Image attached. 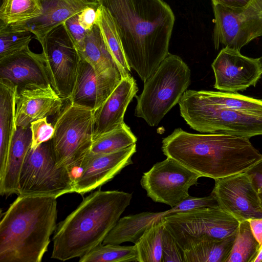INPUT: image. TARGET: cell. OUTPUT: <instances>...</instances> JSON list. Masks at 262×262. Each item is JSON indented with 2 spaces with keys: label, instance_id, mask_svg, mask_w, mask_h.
Here are the masks:
<instances>
[{
  "label": "cell",
  "instance_id": "6da1fadb",
  "mask_svg": "<svg viewBox=\"0 0 262 262\" xmlns=\"http://www.w3.org/2000/svg\"><path fill=\"white\" fill-rule=\"evenodd\" d=\"M111 14L127 63L145 82L169 54L175 17L163 0H99Z\"/></svg>",
  "mask_w": 262,
  "mask_h": 262
},
{
  "label": "cell",
  "instance_id": "7a4b0ae2",
  "mask_svg": "<svg viewBox=\"0 0 262 262\" xmlns=\"http://www.w3.org/2000/svg\"><path fill=\"white\" fill-rule=\"evenodd\" d=\"M167 157L216 180L245 172L262 159L249 138L222 134H192L176 128L162 142Z\"/></svg>",
  "mask_w": 262,
  "mask_h": 262
},
{
  "label": "cell",
  "instance_id": "3957f363",
  "mask_svg": "<svg viewBox=\"0 0 262 262\" xmlns=\"http://www.w3.org/2000/svg\"><path fill=\"white\" fill-rule=\"evenodd\" d=\"M132 199L128 192L100 190L84 198L57 225L51 258L61 261L80 258L102 244Z\"/></svg>",
  "mask_w": 262,
  "mask_h": 262
},
{
  "label": "cell",
  "instance_id": "277c9868",
  "mask_svg": "<svg viewBox=\"0 0 262 262\" xmlns=\"http://www.w3.org/2000/svg\"><path fill=\"white\" fill-rule=\"evenodd\" d=\"M56 199L18 195L1 221V262L42 260L57 227Z\"/></svg>",
  "mask_w": 262,
  "mask_h": 262
},
{
  "label": "cell",
  "instance_id": "5b68a950",
  "mask_svg": "<svg viewBox=\"0 0 262 262\" xmlns=\"http://www.w3.org/2000/svg\"><path fill=\"white\" fill-rule=\"evenodd\" d=\"M191 72L179 56L169 54L145 81L141 94L136 96L135 116L150 126L159 124L179 102L191 82Z\"/></svg>",
  "mask_w": 262,
  "mask_h": 262
},
{
  "label": "cell",
  "instance_id": "8992f818",
  "mask_svg": "<svg viewBox=\"0 0 262 262\" xmlns=\"http://www.w3.org/2000/svg\"><path fill=\"white\" fill-rule=\"evenodd\" d=\"M181 116L193 129L250 138L262 135V116L227 109L205 102L192 90H186L179 102Z\"/></svg>",
  "mask_w": 262,
  "mask_h": 262
},
{
  "label": "cell",
  "instance_id": "52a82bcc",
  "mask_svg": "<svg viewBox=\"0 0 262 262\" xmlns=\"http://www.w3.org/2000/svg\"><path fill=\"white\" fill-rule=\"evenodd\" d=\"M94 111L69 102L57 115L51 139L57 163L72 173L79 169L94 141Z\"/></svg>",
  "mask_w": 262,
  "mask_h": 262
},
{
  "label": "cell",
  "instance_id": "ba28073f",
  "mask_svg": "<svg viewBox=\"0 0 262 262\" xmlns=\"http://www.w3.org/2000/svg\"><path fill=\"white\" fill-rule=\"evenodd\" d=\"M51 140L29 150L19 175L18 195L57 198L74 192L75 177L57 163Z\"/></svg>",
  "mask_w": 262,
  "mask_h": 262
},
{
  "label": "cell",
  "instance_id": "9c48e42d",
  "mask_svg": "<svg viewBox=\"0 0 262 262\" xmlns=\"http://www.w3.org/2000/svg\"><path fill=\"white\" fill-rule=\"evenodd\" d=\"M163 221L182 249L204 237L225 238L236 232L239 223L219 205L171 213Z\"/></svg>",
  "mask_w": 262,
  "mask_h": 262
},
{
  "label": "cell",
  "instance_id": "30bf717a",
  "mask_svg": "<svg viewBox=\"0 0 262 262\" xmlns=\"http://www.w3.org/2000/svg\"><path fill=\"white\" fill-rule=\"evenodd\" d=\"M39 42L50 84L63 100H68L81 56L64 23L49 32Z\"/></svg>",
  "mask_w": 262,
  "mask_h": 262
},
{
  "label": "cell",
  "instance_id": "8fae6325",
  "mask_svg": "<svg viewBox=\"0 0 262 262\" xmlns=\"http://www.w3.org/2000/svg\"><path fill=\"white\" fill-rule=\"evenodd\" d=\"M214 48L221 46L240 51L253 39L262 36V0H251L243 8L212 5Z\"/></svg>",
  "mask_w": 262,
  "mask_h": 262
},
{
  "label": "cell",
  "instance_id": "7c38bea8",
  "mask_svg": "<svg viewBox=\"0 0 262 262\" xmlns=\"http://www.w3.org/2000/svg\"><path fill=\"white\" fill-rule=\"evenodd\" d=\"M200 177L178 162L167 157L143 173L140 184L154 202L172 208L189 196V189L197 185Z\"/></svg>",
  "mask_w": 262,
  "mask_h": 262
},
{
  "label": "cell",
  "instance_id": "4fadbf2b",
  "mask_svg": "<svg viewBox=\"0 0 262 262\" xmlns=\"http://www.w3.org/2000/svg\"><path fill=\"white\" fill-rule=\"evenodd\" d=\"M211 194L223 211L239 222L262 218L258 196L245 172L215 180Z\"/></svg>",
  "mask_w": 262,
  "mask_h": 262
},
{
  "label": "cell",
  "instance_id": "5bb4252c",
  "mask_svg": "<svg viewBox=\"0 0 262 262\" xmlns=\"http://www.w3.org/2000/svg\"><path fill=\"white\" fill-rule=\"evenodd\" d=\"M215 76L214 87L230 93L255 86L262 74L257 58L243 55L240 51L223 48L211 64Z\"/></svg>",
  "mask_w": 262,
  "mask_h": 262
},
{
  "label": "cell",
  "instance_id": "9a60e30c",
  "mask_svg": "<svg viewBox=\"0 0 262 262\" xmlns=\"http://www.w3.org/2000/svg\"><path fill=\"white\" fill-rule=\"evenodd\" d=\"M136 144L106 154L89 153L75 177L74 192L83 195L110 181L125 167L132 164Z\"/></svg>",
  "mask_w": 262,
  "mask_h": 262
},
{
  "label": "cell",
  "instance_id": "2e32d148",
  "mask_svg": "<svg viewBox=\"0 0 262 262\" xmlns=\"http://www.w3.org/2000/svg\"><path fill=\"white\" fill-rule=\"evenodd\" d=\"M118 69L97 75L81 58L75 85L68 100L90 107L95 112L106 100L122 80Z\"/></svg>",
  "mask_w": 262,
  "mask_h": 262
},
{
  "label": "cell",
  "instance_id": "e0dca14e",
  "mask_svg": "<svg viewBox=\"0 0 262 262\" xmlns=\"http://www.w3.org/2000/svg\"><path fill=\"white\" fill-rule=\"evenodd\" d=\"M0 78L11 82L17 92L50 84L42 54L32 52L29 47L0 60Z\"/></svg>",
  "mask_w": 262,
  "mask_h": 262
},
{
  "label": "cell",
  "instance_id": "ac0fdd59",
  "mask_svg": "<svg viewBox=\"0 0 262 262\" xmlns=\"http://www.w3.org/2000/svg\"><path fill=\"white\" fill-rule=\"evenodd\" d=\"M63 99L51 84L17 92L16 103L17 127L26 128L36 120L57 115L63 106Z\"/></svg>",
  "mask_w": 262,
  "mask_h": 262
},
{
  "label": "cell",
  "instance_id": "d6986e66",
  "mask_svg": "<svg viewBox=\"0 0 262 262\" xmlns=\"http://www.w3.org/2000/svg\"><path fill=\"white\" fill-rule=\"evenodd\" d=\"M138 88L131 75L122 78L112 94L94 112V140L121 125L127 107Z\"/></svg>",
  "mask_w": 262,
  "mask_h": 262
},
{
  "label": "cell",
  "instance_id": "ffe728a7",
  "mask_svg": "<svg viewBox=\"0 0 262 262\" xmlns=\"http://www.w3.org/2000/svg\"><path fill=\"white\" fill-rule=\"evenodd\" d=\"M41 14L28 23L18 25L31 32L40 42L53 29L88 6H97L91 0H41Z\"/></svg>",
  "mask_w": 262,
  "mask_h": 262
},
{
  "label": "cell",
  "instance_id": "44dd1931",
  "mask_svg": "<svg viewBox=\"0 0 262 262\" xmlns=\"http://www.w3.org/2000/svg\"><path fill=\"white\" fill-rule=\"evenodd\" d=\"M17 87L0 78V179L5 173L9 148L17 129L16 103Z\"/></svg>",
  "mask_w": 262,
  "mask_h": 262
},
{
  "label": "cell",
  "instance_id": "7402d4cb",
  "mask_svg": "<svg viewBox=\"0 0 262 262\" xmlns=\"http://www.w3.org/2000/svg\"><path fill=\"white\" fill-rule=\"evenodd\" d=\"M31 144L30 127H17L9 148L5 173L0 179L1 195L17 194L19 173Z\"/></svg>",
  "mask_w": 262,
  "mask_h": 262
},
{
  "label": "cell",
  "instance_id": "603a6c76",
  "mask_svg": "<svg viewBox=\"0 0 262 262\" xmlns=\"http://www.w3.org/2000/svg\"><path fill=\"white\" fill-rule=\"evenodd\" d=\"M177 206L162 212H143L120 218L104 239L103 244H135L147 228L165 216L179 212Z\"/></svg>",
  "mask_w": 262,
  "mask_h": 262
},
{
  "label": "cell",
  "instance_id": "cb8c5ba5",
  "mask_svg": "<svg viewBox=\"0 0 262 262\" xmlns=\"http://www.w3.org/2000/svg\"><path fill=\"white\" fill-rule=\"evenodd\" d=\"M236 234L221 239L204 237L188 244L183 249L184 262H226Z\"/></svg>",
  "mask_w": 262,
  "mask_h": 262
},
{
  "label": "cell",
  "instance_id": "d4e9b609",
  "mask_svg": "<svg viewBox=\"0 0 262 262\" xmlns=\"http://www.w3.org/2000/svg\"><path fill=\"white\" fill-rule=\"evenodd\" d=\"M80 55L81 58L91 64L97 75L118 69L106 46L97 23L87 33L84 49Z\"/></svg>",
  "mask_w": 262,
  "mask_h": 262
},
{
  "label": "cell",
  "instance_id": "484cf974",
  "mask_svg": "<svg viewBox=\"0 0 262 262\" xmlns=\"http://www.w3.org/2000/svg\"><path fill=\"white\" fill-rule=\"evenodd\" d=\"M202 101L227 109L262 116V100L236 93L192 90Z\"/></svg>",
  "mask_w": 262,
  "mask_h": 262
},
{
  "label": "cell",
  "instance_id": "4316f807",
  "mask_svg": "<svg viewBox=\"0 0 262 262\" xmlns=\"http://www.w3.org/2000/svg\"><path fill=\"white\" fill-rule=\"evenodd\" d=\"M97 24L106 46L115 61L122 78L130 75L129 67L115 23L108 11L102 5L98 8Z\"/></svg>",
  "mask_w": 262,
  "mask_h": 262
},
{
  "label": "cell",
  "instance_id": "83f0119b",
  "mask_svg": "<svg viewBox=\"0 0 262 262\" xmlns=\"http://www.w3.org/2000/svg\"><path fill=\"white\" fill-rule=\"evenodd\" d=\"M41 0H2L0 20L12 25H21L41 14Z\"/></svg>",
  "mask_w": 262,
  "mask_h": 262
},
{
  "label": "cell",
  "instance_id": "f1b7e54d",
  "mask_svg": "<svg viewBox=\"0 0 262 262\" xmlns=\"http://www.w3.org/2000/svg\"><path fill=\"white\" fill-rule=\"evenodd\" d=\"M164 227L162 217L147 228L135 244L138 262H162Z\"/></svg>",
  "mask_w": 262,
  "mask_h": 262
},
{
  "label": "cell",
  "instance_id": "f546056e",
  "mask_svg": "<svg viewBox=\"0 0 262 262\" xmlns=\"http://www.w3.org/2000/svg\"><path fill=\"white\" fill-rule=\"evenodd\" d=\"M260 246L248 220L239 222L230 254L226 262H254Z\"/></svg>",
  "mask_w": 262,
  "mask_h": 262
},
{
  "label": "cell",
  "instance_id": "4dcf8cb0",
  "mask_svg": "<svg viewBox=\"0 0 262 262\" xmlns=\"http://www.w3.org/2000/svg\"><path fill=\"white\" fill-rule=\"evenodd\" d=\"M137 138L125 122L116 128L94 140L90 152L106 154L117 151L136 143Z\"/></svg>",
  "mask_w": 262,
  "mask_h": 262
},
{
  "label": "cell",
  "instance_id": "1f68e13d",
  "mask_svg": "<svg viewBox=\"0 0 262 262\" xmlns=\"http://www.w3.org/2000/svg\"><path fill=\"white\" fill-rule=\"evenodd\" d=\"M33 36L31 32L21 26L6 24L0 20V60L29 47Z\"/></svg>",
  "mask_w": 262,
  "mask_h": 262
},
{
  "label": "cell",
  "instance_id": "d6a6232c",
  "mask_svg": "<svg viewBox=\"0 0 262 262\" xmlns=\"http://www.w3.org/2000/svg\"><path fill=\"white\" fill-rule=\"evenodd\" d=\"M80 262H129L138 261L136 247L101 244L81 256Z\"/></svg>",
  "mask_w": 262,
  "mask_h": 262
},
{
  "label": "cell",
  "instance_id": "836d02e7",
  "mask_svg": "<svg viewBox=\"0 0 262 262\" xmlns=\"http://www.w3.org/2000/svg\"><path fill=\"white\" fill-rule=\"evenodd\" d=\"M162 262H184L183 250L165 226L163 235Z\"/></svg>",
  "mask_w": 262,
  "mask_h": 262
},
{
  "label": "cell",
  "instance_id": "e575fe53",
  "mask_svg": "<svg viewBox=\"0 0 262 262\" xmlns=\"http://www.w3.org/2000/svg\"><path fill=\"white\" fill-rule=\"evenodd\" d=\"M32 135L31 148H35L40 144L50 140L54 134V125L49 123L47 117L33 121L30 124Z\"/></svg>",
  "mask_w": 262,
  "mask_h": 262
},
{
  "label": "cell",
  "instance_id": "d590c367",
  "mask_svg": "<svg viewBox=\"0 0 262 262\" xmlns=\"http://www.w3.org/2000/svg\"><path fill=\"white\" fill-rule=\"evenodd\" d=\"M79 13L72 16L64 23L80 54L83 50L84 40L89 31L80 25L78 20Z\"/></svg>",
  "mask_w": 262,
  "mask_h": 262
},
{
  "label": "cell",
  "instance_id": "8d00e7d4",
  "mask_svg": "<svg viewBox=\"0 0 262 262\" xmlns=\"http://www.w3.org/2000/svg\"><path fill=\"white\" fill-rule=\"evenodd\" d=\"M99 5L88 6L79 13V23L85 30L91 31L97 23Z\"/></svg>",
  "mask_w": 262,
  "mask_h": 262
},
{
  "label": "cell",
  "instance_id": "74e56055",
  "mask_svg": "<svg viewBox=\"0 0 262 262\" xmlns=\"http://www.w3.org/2000/svg\"><path fill=\"white\" fill-rule=\"evenodd\" d=\"M245 173L251 181L262 207V159L248 169Z\"/></svg>",
  "mask_w": 262,
  "mask_h": 262
},
{
  "label": "cell",
  "instance_id": "f35d334b",
  "mask_svg": "<svg viewBox=\"0 0 262 262\" xmlns=\"http://www.w3.org/2000/svg\"><path fill=\"white\" fill-rule=\"evenodd\" d=\"M212 5H221L231 9H241L247 6L251 0H211Z\"/></svg>",
  "mask_w": 262,
  "mask_h": 262
},
{
  "label": "cell",
  "instance_id": "ab89813d",
  "mask_svg": "<svg viewBox=\"0 0 262 262\" xmlns=\"http://www.w3.org/2000/svg\"><path fill=\"white\" fill-rule=\"evenodd\" d=\"M248 221L252 232L261 247L262 246V218L253 219Z\"/></svg>",
  "mask_w": 262,
  "mask_h": 262
},
{
  "label": "cell",
  "instance_id": "60d3db41",
  "mask_svg": "<svg viewBox=\"0 0 262 262\" xmlns=\"http://www.w3.org/2000/svg\"><path fill=\"white\" fill-rule=\"evenodd\" d=\"M254 262H262V246L260 247L258 254L254 260Z\"/></svg>",
  "mask_w": 262,
  "mask_h": 262
},
{
  "label": "cell",
  "instance_id": "b9f144b4",
  "mask_svg": "<svg viewBox=\"0 0 262 262\" xmlns=\"http://www.w3.org/2000/svg\"><path fill=\"white\" fill-rule=\"evenodd\" d=\"M257 60L259 62L261 70L262 71V56L260 57L257 58Z\"/></svg>",
  "mask_w": 262,
  "mask_h": 262
},
{
  "label": "cell",
  "instance_id": "7bdbcfd3",
  "mask_svg": "<svg viewBox=\"0 0 262 262\" xmlns=\"http://www.w3.org/2000/svg\"><path fill=\"white\" fill-rule=\"evenodd\" d=\"M91 1H97V2L99 1V0H91Z\"/></svg>",
  "mask_w": 262,
  "mask_h": 262
}]
</instances>
